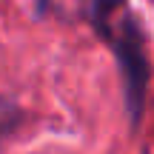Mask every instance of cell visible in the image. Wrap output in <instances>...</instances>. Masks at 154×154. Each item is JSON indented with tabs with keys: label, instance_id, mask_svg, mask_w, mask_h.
<instances>
[{
	"label": "cell",
	"instance_id": "1",
	"mask_svg": "<svg viewBox=\"0 0 154 154\" xmlns=\"http://www.w3.org/2000/svg\"><path fill=\"white\" fill-rule=\"evenodd\" d=\"M114 54L117 72H120V88H123V109H126L128 126L137 131L146 117L149 106V83H151V63H149V37L140 23V17L131 9L120 14L114 23V34L106 43Z\"/></svg>",
	"mask_w": 154,
	"mask_h": 154
},
{
	"label": "cell",
	"instance_id": "2",
	"mask_svg": "<svg viewBox=\"0 0 154 154\" xmlns=\"http://www.w3.org/2000/svg\"><path fill=\"white\" fill-rule=\"evenodd\" d=\"M128 9V0H86L80 9V17L88 23V26L94 29V34H97L103 43H109L111 34H114V14L117 11H126Z\"/></svg>",
	"mask_w": 154,
	"mask_h": 154
},
{
	"label": "cell",
	"instance_id": "3",
	"mask_svg": "<svg viewBox=\"0 0 154 154\" xmlns=\"http://www.w3.org/2000/svg\"><path fill=\"white\" fill-rule=\"evenodd\" d=\"M23 120H26V111L20 109V103H14L9 97H0V143L6 137H11L23 126Z\"/></svg>",
	"mask_w": 154,
	"mask_h": 154
}]
</instances>
